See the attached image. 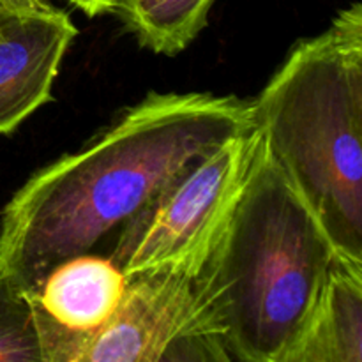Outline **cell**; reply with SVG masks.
Instances as JSON below:
<instances>
[{"mask_svg":"<svg viewBox=\"0 0 362 362\" xmlns=\"http://www.w3.org/2000/svg\"><path fill=\"white\" fill-rule=\"evenodd\" d=\"M0 362H42L32 300L0 271Z\"/></svg>","mask_w":362,"mask_h":362,"instance_id":"cell-10","label":"cell"},{"mask_svg":"<svg viewBox=\"0 0 362 362\" xmlns=\"http://www.w3.org/2000/svg\"><path fill=\"white\" fill-rule=\"evenodd\" d=\"M127 278L110 258L76 255L42 278L30 293L42 362H66L71 346L112 318Z\"/></svg>","mask_w":362,"mask_h":362,"instance_id":"cell-7","label":"cell"},{"mask_svg":"<svg viewBox=\"0 0 362 362\" xmlns=\"http://www.w3.org/2000/svg\"><path fill=\"white\" fill-rule=\"evenodd\" d=\"M207 361H232L225 332L197 279L173 272L127 279L112 318L66 356V362Z\"/></svg>","mask_w":362,"mask_h":362,"instance_id":"cell-5","label":"cell"},{"mask_svg":"<svg viewBox=\"0 0 362 362\" xmlns=\"http://www.w3.org/2000/svg\"><path fill=\"white\" fill-rule=\"evenodd\" d=\"M255 126L253 105L237 95L151 92L14 193L0 223V271L30 296L53 267L88 253L194 159Z\"/></svg>","mask_w":362,"mask_h":362,"instance_id":"cell-1","label":"cell"},{"mask_svg":"<svg viewBox=\"0 0 362 362\" xmlns=\"http://www.w3.org/2000/svg\"><path fill=\"white\" fill-rule=\"evenodd\" d=\"M66 2L80 9L88 18H94L106 13H113L119 0H66Z\"/></svg>","mask_w":362,"mask_h":362,"instance_id":"cell-11","label":"cell"},{"mask_svg":"<svg viewBox=\"0 0 362 362\" xmlns=\"http://www.w3.org/2000/svg\"><path fill=\"white\" fill-rule=\"evenodd\" d=\"M255 124L336 253L362 262V6L293 45L251 99Z\"/></svg>","mask_w":362,"mask_h":362,"instance_id":"cell-3","label":"cell"},{"mask_svg":"<svg viewBox=\"0 0 362 362\" xmlns=\"http://www.w3.org/2000/svg\"><path fill=\"white\" fill-rule=\"evenodd\" d=\"M285 362H362V262L336 255Z\"/></svg>","mask_w":362,"mask_h":362,"instance_id":"cell-8","label":"cell"},{"mask_svg":"<svg viewBox=\"0 0 362 362\" xmlns=\"http://www.w3.org/2000/svg\"><path fill=\"white\" fill-rule=\"evenodd\" d=\"M216 0H119L113 14L140 46L179 55L205 28Z\"/></svg>","mask_w":362,"mask_h":362,"instance_id":"cell-9","label":"cell"},{"mask_svg":"<svg viewBox=\"0 0 362 362\" xmlns=\"http://www.w3.org/2000/svg\"><path fill=\"white\" fill-rule=\"evenodd\" d=\"M45 0H0V11L27 9V7L42 6Z\"/></svg>","mask_w":362,"mask_h":362,"instance_id":"cell-12","label":"cell"},{"mask_svg":"<svg viewBox=\"0 0 362 362\" xmlns=\"http://www.w3.org/2000/svg\"><path fill=\"white\" fill-rule=\"evenodd\" d=\"M260 141L255 126L194 159L122 223L110 260L127 279L145 272L194 278L239 202Z\"/></svg>","mask_w":362,"mask_h":362,"instance_id":"cell-4","label":"cell"},{"mask_svg":"<svg viewBox=\"0 0 362 362\" xmlns=\"http://www.w3.org/2000/svg\"><path fill=\"white\" fill-rule=\"evenodd\" d=\"M76 34L71 18L48 2L0 11V136L52 101L60 64Z\"/></svg>","mask_w":362,"mask_h":362,"instance_id":"cell-6","label":"cell"},{"mask_svg":"<svg viewBox=\"0 0 362 362\" xmlns=\"http://www.w3.org/2000/svg\"><path fill=\"white\" fill-rule=\"evenodd\" d=\"M336 247L265 147L239 202L194 276L230 357L285 362L311 317Z\"/></svg>","mask_w":362,"mask_h":362,"instance_id":"cell-2","label":"cell"}]
</instances>
